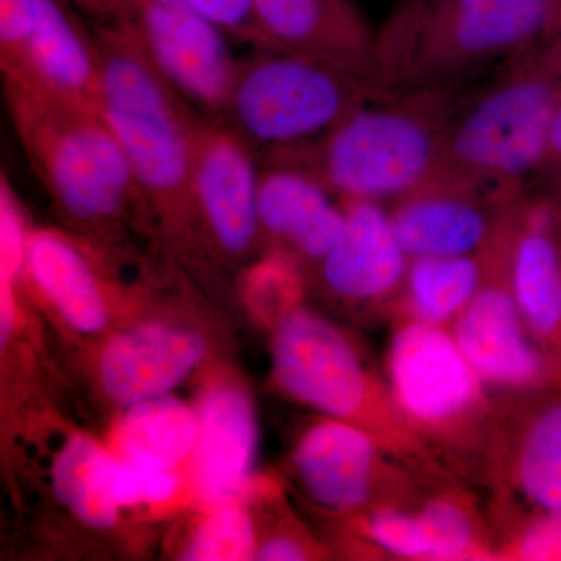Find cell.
Wrapping results in <instances>:
<instances>
[{
    "instance_id": "cell-35",
    "label": "cell",
    "mask_w": 561,
    "mask_h": 561,
    "mask_svg": "<svg viewBox=\"0 0 561 561\" xmlns=\"http://www.w3.org/2000/svg\"><path fill=\"white\" fill-rule=\"evenodd\" d=\"M95 24L121 21L124 16V0H70Z\"/></svg>"
},
{
    "instance_id": "cell-25",
    "label": "cell",
    "mask_w": 561,
    "mask_h": 561,
    "mask_svg": "<svg viewBox=\"0 0 561 561\" xmlns=\"http://www.w3.org/2000/svg\"><path fill=\"white\" fill-rule=\"evenodd\" d=\"M116 468L110 449L87 435H76L62 446L51 468L55 496L80 523L110 529L121 508L114 496Z\"/></svg>"
},
{
    "instance_id": "cell-28",
    "label": "cell",
    "mask_w": 561,
    "mask_h": 561,
    "mask_svg": "<svg viewBox=\"0 0 561 561\" xmlns=\"http://www.w3.org/2000/svg\"><path fill=\"white\" fill-rule=\"evenodd\" d=\"M247 291L262 311L278 313L279 321L298 308L300 278L297 265L284 251L267 254L245 275Z\"/></svg>"
},
{
    "instance_id": "cell-7",
    "label": "cell",
    "mask_w": 561,
    "mask_h": 561,
    "mask_svg": "<svg viewBox=\"0 0 561 561\" xmlns=\"http://www.w3.org/2000/svg\"><path fill=\"white\" fill-rule=\"evenodd\" d=\"M273 376L291 400L370 431L391 451L421 443L353 343L317 313L297 308L276 323Z\"/></svg>"
},
{
    "instance_id": "cell-15",
    "label": "cell",
    "mask_w": 561,
    "mask_h": 561,
    "mask_svg": "<svg viewBox=\"0 0 561 561\" xmlns=\"http://www.w3.org/2000/svg\"><path fill=\"white\" fill-rule=\"evenodd\" d=\"M507 256V284L524 323L561 364L560 206L540 203L519 214Z\"/></svg>"
},
{
    "instance_id": "cell-30",
    "label": "cell",
    "mask_w": 561,
    "mask_h": 561,
    "mask_svg": "<svg viewBox=\"0 0 561 561\" xmlns=\"http://www.w3.org/2000/svg\"><path fill=\"white\" fill-rule=\"evenodd\" d=\"M20 201L5 175L0 180V283H16L25 272L27 243Z\"/></svg>"
},
{
    "instance_id": "cell-31",
    "label": "cell",
    "mask_w": 561,
    "mask_h": 561,
    "mask_svg": "<svg viewBox=\"0 0 561 561\" xmlns=\"http://www.w3.org/2000/svg\"><path fill=\"white\" fill-rule=\"evenodd\" d=\"M201 11L231 41L247 44L251 49H268L267 41L254 10V0H186Z\"/></svg>"
},
{
    "instance_id": "cell-6",
    "label": "cell",
    "mask_w": 561,
    "mask_h": 561,
    "mask_svg": "<svg viewBox=\"0 0 561 561\" xmlns=\"http://www.w3.org/2000/svg\"><path fill=\"white\" fill-rule=\"evenodd\" d=\"M561 83L545 61L515 70L448 125L440 173L472 184L518 183L548 165Z\"/></svg>"
},
{
    "instance_id": "cell-27",
    "label": "cell",
    "mask_w": 561,
    "mask_h": 561,
    "mask_svg": "<svg viewBox=\"0 0 561 561\" xmlns=\"http://www.w3.org/2000/svg\"><path fill=\"white\" fill-rule=\"evenodd\" d=\"M253 523L242 508L221 505L192 535L184 560L241 561L256 557Z\"/></svg>"
},
{
    "instance_id": "cell-21",
    "label": "cell",
    "mask_w": 561,
    "mask_h": 561,
    "mask_svg": "<svg viewBox=\"0 0 561 561\" xmlns=\"http://www.w3.org/2000/svg\"><path fill=\"white\" fill-rule=\"evenodd\" d=\"M364 534L387 556L405 560L481 559L483 545L470 508L451 496H435L416 507L378 505Z\"/></svg>"
},
{
    "instance_id": "cell-19",
    "label": "cell",
    "mask_w": 561,
    "mask_h": 561,
    "mask_svg": "<svg viewBox=\"0 0 561 561\" xmlns=\"http://www.w3.org/2000/svg\"><path fill=\"white\" fill-rule=\"evenodd\" d=\"M313 173L284 161L261 164V231L306 261L320 262L341 238L345 208Z\"/></svg>"
},
{
    "instance_id": "cell-33",
    "label": "cell",
    "mask_w": 561,
    "mask_h": 561,
    "mask_svg": "<svg viewBox=\"0 0 561 561\" xmlns=\"http://www.w3.org/2000/svg\"><path fill=\"white\" fill-rule=\"evenodd\" d=\"M131 468L135 471L136 483H138L139 502L161 504V502L171 501L180 489L179 476L173 470Z\"/></svg>"
},
{
    "instance_id": "cell-9",
    "label": "cell",
    "mask_w": 561,
    "mask_h": 561,
    "mask_svg": "<svg viewBox=\"0 0 561 561\" xmlns=\"http://www.w3.org/2000/svg\"><path fill=\"white\" fill-rule=\"evenodd\" d=\"M121 21L181 98L219 119L239 66L230 38L186 0H124Z\"/></svg>"
},
{
    "instance_id": "cell-11",
    "label": "cell",
    "mask_w": 561,
    "mask_h": 561,
    "mask_svg": "<svg viewBox=\"0 0 561 561\" xmlns=\"http://www.w3.org/2000/svg\"><path fill=\"white\" fill-rule=\"evenodd\" d=\"M451 334L483 386L527 393L561 383L560 362L530 334L507 280L483 283Z\"/></svg>"
},
{
    "instance_id": "cell-1",
    "label": "cell",
    "mask_w": 561,
    "mask_h": 561,
    "mask_svg": "<svg viewBox=\"0 0 561 561\" xmlns=\"http://www.w3.org/2000/svg\"><path fill=\"white\" fill-rule=\"evenodd\" d=\"M102 116L119 140L147 209L181 234L195 219L192 146L202 114L147 57L125 22L95 24Z\"/></svg>"
},
{
    "instance_id": "cell-3",
    "label": "cell",
    "mask_w": 561,
    "mask_h": 561,
    "mask_svg": "<svg viewBox=\"0 0 561 561\" xmlns=\"http://www.w3.org/2000/svg\"><path fill=\"white\" fill-rule=\"evenodd\" d=\"M561 0H405L373 46V70L401 84H432L548 44Z\"/></svg>"
},
{
    "instance_id": "cell-18",
    "label": "cell",
    "mask_w": 561,
    "mask_h": 561,
    "mask_svg": "<svg viewBox=\"0 0 561 561\" xmlns=\"http://www.w3.org/2000/svg\"><path fill=\"white\" fill-rule=\"evenodd\" d=\"M195 409L198 435L192 463L198 493L217 507L234 504L249 489L256 457L253 404L239 387L220 383Z\"/></svg>"
},
{
    "instance_id": "cell-29",
    "label": "cell",
    "mask_w": 561,
    "mask_h": 561,
    "mask_svg": "<svg viewBox=\"0 0 561 561\" xmlns=\"http://www.w3.org/2000/svg\"><path fill=\"white\" fill-rule=\"evenodd\" d=\"M33 27L35 0H0V70L3 83L27 80Z\"/></svg>"
},
{
    "instance_id": "cell-13",
    "label": "cell",
    "mask_w": 561,
    "mask_h": 561,
    "mask_svg": "<svg viewBox=\"0 0 561 561\" xmlns=\"http://www.w3.org/2000/svg\"><path fill=\"white\" fill-rule=\"evenodd\" d=\"M411 257L391 214L373 201H346L341 238L320 262L321 279L351 302L386 300L404 286Z\"/></svg>"
},
{
    "instance_id": "cell-23",
    "label": "cell",
    "mask_w": 561,
    "mask_h": 561,
    "mask_svg": "<svg viewBox=\"0 0 561 561\" xmlns=\"http://www.w3.org/2000/svg\"><path fill=\"white\" fill-rule=\"evenodd\" d=\"M25 273L73 330L99 332L108 324L98 273L80 247L61 232H31Z\"/></svg>"
},
{
    "instance_id": "cell-26",
    "label": "cell",
    "mask_w": 561,
    "mask_h": 561,
    "mask_svg": "<svg viewBox=\"0 0 561 561\" xmlns=\"http://www.w3.org/2000/svg\"><path fill=\"white\" fill-rule=\"evenodd\" d=\"M483 284L474 256L415 257L404 280L412 319L445 327L453 323Z\"/></svg>"
},
{
    "instance_id": "cell-12",
    "label": "cell",
    "mask_w": 561,
    "mask_h": 561,
    "mask_svg": "<svg viewBox=\"0 0 561 561\" xmlns=\"http://www.w3.org/2000/svg\"><path fill=\"white\" fill-rule=\"evenodd\" d=\"M382 442L350 421L321 420L295 445L291 460L309 496L335 512L367 507L386 479Z\"/></svg>"
},
{
    "instance_id": "cell-37",
    "label": "cell",
    "mask_w": 561,
    "mask_h": 561,
    "mask_svg": "<svg viewBox=\"0 0 561 561\" xmlns=\"http://www.w3.org/2000/svg\"><path fill=\"white\" fill-rule=\"evenodd\" d=\"M542 61H545V65L548 66V69L551 70L561 83V32L556 38L549 41Z\"/></svg>"
},
{
    "instance_id": "cell-4",
    "label": "cell",
    "mask_w": 561,
    "mask_h": 561,
    "mask_svg": "<svg viewBox=\"0 0 561 561\" xmlns=\"http://www.w3.org/2000/svg\"><path fill=\"white\" fill-rule=\"evenodd\" d=\"M370 73L343 62L284 49L239 58L219 121L257 158L308 149L371 99Z\"/></svg>"
},
{
    "instance_id": "cell-2",
    "label": "cell",
    "mask_w": 561,
    "mask_h": 561,
    "mask_svg": "<svg viewBox=\"0 0 561 561\" xmlns=\"http://www.w3.org/2000/svg\"><path fill=\"white\" fill-rule=\"evenodd\" d=\"M3 94L28 164L62 217L105 234L136 210H149L101 113L35 84L3 83Z\"/></svg>"
},
{
    "instance_id": "cell-24",
    "label": "cell",
    "mask_w": 561,
    "mask_h": 561,
    "mask_svg": "<svg viewBox=\"0 0 561 561\" xmlns=\"http://www.w3.org/2000/svg\"><path fill=\"white\" fill-rule=\"evenodd\" d=\"M197 435V409L164 394L125 409L111 432L108 449L114 459L131 467L175 470L192 457Z\"/></svg>"
},
{
    "instance_id": "cell-5",
    "label": "cell",
    "mask_w": 561,
    "mask_h": 561,
    "mask_svg": "<svg viewBox=\"0 0 561 561\" xmlns=\"http://www.w3.org/2000/svg\"><path fill=\"white\" fill-rule=\"evenodd\" d=\"M420 105L364 103L308 149L272 158L300 165L346 201L400 198L437 179L445 128Z\"/></svg>"
},
{
    "instance_id": "cell-8",
    "label": "cell",
    "mask_w": 561,
    "mask_h": 561,
    "mask_svg": "<svg viewBox=\"0 0 561 561\" xmlns=\"http://www.w3.org/2000/svg\"><path fill=\"white\" fill-rule=\"evenodd\" d=\"M387 371L391 400L412 431L434 440L476 434L485 419L483 383L438 324L408 319L390 342Z\"/></svg>"
},
{
    "instance_id": "cell-10",
    "label": "cell",
    "mask_w": 561,
    "mask_h": 561,
    "mask_svg": "<svg viewBox=\"0 0 561 561\" xmlns=\"http://www.w3.org/2000/svg\"><path fill=\"white\" fill-rule=\"evenodd\" d=\"M261 162L245 140L214 117L201 116L192 146L195 219L227 257L245 256L262 234Z\"/></svg>"
},
{
    "instance_id": "cell-14",
    "label": "cell",
    "mask_w": 561,
    "mask_h": 561,
    "mask_svg": "<svg viewBox=\"0 0 561 561\" xmlns=\"http://www.w3.org/2000/svg\"><path fill=\"white\" fill-rule=\"evenodd\" d=\"M206 356L195 332L150 323L114 335L101 357L103 393L113 404L130 408L164 397L191 375Z\"/></svg>"
},
{
    "instance_id": "cell-20",
    "label": "cell",
    "mask_w": 561,
    "mask_h": 561,
    "mask_svg": "<svg viewBox=\"0 0 561 561\" xmlns=\"http://www.w3.org/2000/svg\"><path fill=\"white\" fill-rule=\"evenodd\" d=\"M268 49L305 51L373 72V38L353 0H254Z\"/></svg>"
},
{
    "instance_id": "cell-36",
    "label": "cell",
    "mask_w": 561,
    "mask_h": 561,
    "mask_svg": "<svg viewBox=\"0 0 561 561\" xmlns=\"http://www.w3.org/2000/svg\"><path fill=\"white\" fill-rule=\"evenodd\" d=\"M549 164L561 169V95L553 110L551 128H549Z\"/></svg>"
},
{
    "instance_id": "cell-34",
    "label": "cell",
    "mask_w": 561,
    "mask_h": 561,
    "mask_svg": "<svg viewBox=\"0 0 561 561\" xmlns=\"http://www.w3.org/2000/svg\"><path fill=\"white\" fill-rule=\"evenodd\" d=\"M254 559L264 561H300L309 559L308 549L294 537L271 538L257 548Z\"/></svg>"
},
{
    "instance_id": "cell-16",
    "label": "cell",
    "mask_w": 561,
    "mask_h": 561,
    "mask_svg": "<svg viewBox=\"0 0 561 561\" xmlns=\"http://www.w3.org/2000/svg\"><path fill=\"white\" fill-rule=\"evenodd\" d=\"M84 16L70 0H35L28 77L22 84L102 114L101 51Z\"/></svg>"
},
{
    "instance_id": "cell-17",
    "label": "cell",
    "mask_w": 561,
    "mask_h": 561,
    "mask_svg": "<svg viewBox=\"0 0 561 561\" xmlns=\"http://www.w3.org/2000/svg\"><path fill=\"white\" fill-rule=\"evenodd\" d=\"M472 186L440 173L398 201L391 220L411 260L474 256L490 241L494 220Z\"/></svg>"
},
{
    "instance_id": "cell-22",
    "label": "cell",
    "mask_w": 561,
    "mask_h": 561,
    "mask_svg": "<svg viewBox=\"0 0 561 561\" xmlns=\"http://www.w3.org/2000/svg\"><path fill=\"white\" fill-rule=\"evenodd\" d=\"M513 426L507 482L527 524L561 512V383L527 391Z\"/></svg>"
},
{
    "instance_id": "cell-32",
    "label": "cell",
    "mask_w": 561,
    "mask_h": 561,
    "mask_svg": "<svg viewBox=\"0 0 561 561\" xmlns=\"http://www.w3.org/2000/svg\"><path fill=\"white\" fill-rule=\"evenodd\" d=\"M512 553L522 560H561V512L523 527Z\"/></svg>"
}]
</instances>
